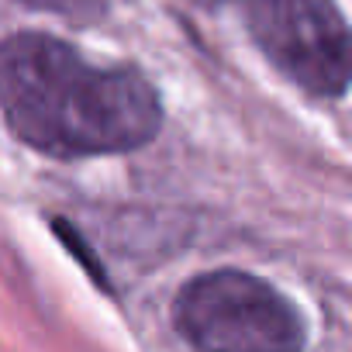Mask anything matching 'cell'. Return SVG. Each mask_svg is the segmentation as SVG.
I'll return each mask as SVG.
<instances>
[{
	"label": "cell",
	"mask_w": 352,
	"mask_h": 352,
	"mask_svg": "<svg viewBox=\"0 0 352 352\" xmlns=\"http://www.w3.org/2000/svg\"><path fill=\"white\" fill-rule=\"evenodd\" d=\"M0 114L25 145L56 159L131 152L162 124L145 73L97 66L42 32L0 42Z\"/></svg>",
	"instance_id": "6da1fadb"
},
{
	"label": "cell",
	"mask_w": 352,
	"mask_h": 352,
	"mask_svg": "<svg viewBox=\"0 0 352 352\" xmlns=\"http://www.w3.org/2000/svg\"><path fill=\"white\" fill-rule=\"evenodd\" d=\"M173 324L197 352H300V311L266 280L214 270L190 280L173 304Z\"/></svg>",
	"instance_id": "7a4b0ae2"
},
{
	"label": "cell",
	"mask_w": 352,
	"mask_h": 352,
	"mask_svg": "<svg viewBox=\"0 0 352 352\" xmlns=\"http://www.w3.org/2000/svg\"><path fill=\"white\" fill-rule=\"evenodd\" d=\"M263 56L300 90L342 97L349 87V25L335 0H239Z\"/></svg>",
	"instance_id": "3957f363"
},
{
	"label": "cell",
	"mask_w": 352,
	"mask_h": 352,
	"mask_svg": "<svg viewBox=\"0 0 352 352\" xmlns=\"http://www.w3.org/2000/svg\"><path fill=\"white\" fill-rule=\"evenodd\" d=\"M32 11H45L56 14L69 25H97L100 18H107L111 0H21Z\"/></svg>",
	"instance_id": "277c9868"
},
{
	"label": "cell",
	"mask_w": 352,
	"mask_h": 352,
	"mask_svg": "<svg viewBox=\"0 0 352 352\" xmlns=\"http://www.w3.org/2000/svg\"><path fill=\"white\" fill-rule=\"evenodd\" d=\"M56 232H59V235L66 239V245H69V252L83 259V266H87V270H90L94 276H97V283H104V287H107V276L100 273V266H97V259H94V256H90V252L83 249L87 242L80 239V232H73V228H69V225H63V221H56Z\"/></svg>",
	"instance_id": "5b68a950"
},
{
	"label": "cell",
	"mask_w": 352,
	"mask_h": 352,
	"mask_svg": "<svg viewBox=\"0 0 352 352\" xmlns=\"http://www.w3.org/2000/svg\"><path fill=\"white\" fill-rule=\"evenodd\" d=\"M201 4H208V8H218V4H225V0H201Z\"/></svg>",
	"instance_id": "8992f818"
}]
</instances>
